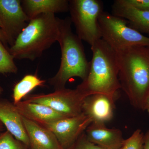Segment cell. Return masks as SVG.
I'll list each match as a JSON object with an SVG mask.
<instances>
[{"label":"cell","mask_w":149,"mask_h":149,"mask_svg":"<svg viewBox=\"0 0 149 149\" xmlns=\"http://www.w3.org/2000/svg\"><path fill=\"white\" fill-rule=\"evenodd\" d=\"M125 5L139 10L149 11V0H120Z\"/></svg>","instance_id":"obj_22"},{"label":"cell","mask_w":149,"mask_h":149,"mask_svg":"<svg viewBox=\"0 0 149 149\" xmlns=\"http://www.w3.org/2000/svg\"><path fill=\"white\" fill-rule=\"evenodd\" d=\"M0 149H28L8 130L0 132Z\"/></svg>","instance_id":"obj_20"},{"label":"cell","mask_w":149,"mask_h":149,"mask_svg":"<svg viewBox=\"0 0 149 149\" xmlns=\"http://www.w3.org/2000/svg\"><path fill=\"white\" fill-rule=\"evenodd\" d=\"M148 112L149 114V111H148Z\"/></svg>","instance_id":"obj_30"},{"label":"cell","mask_w":149,"mask_h":149,"mask_svg":"<svg viewBox=\"0 0 149 149\" xmlns=\"http://www.w3.org/2000/svg\"><path fill=\"white\" fill-rule=\"evenodd\" d=\"M0 40H1L5 45L7 43L5 34L4 32L3 29L1 28H0Z\"/></svg>","instance_id":"obj_24"},{"label":"cell","mask_w":149,"mask_h":149,"mask_svg":"<svg viewBox=\"0 0 149 149\" xmlns=\"http://www.w3.org/2000/svg\"><path fill=\"white\" fill-rule=\"evenodd\" d=\"M70 17L62 19L58 42L61 49V62L57 72L49 79L55 90L65 88L72 77H80L83 81L88 76L90 62L85 55L82 40L72 32Z\"/></svg>","instance_id":"obj_4"},{"label":"cell","mask_w":149,"mask_h":149,"mask_svg":"<svg viewBox=\"0 0 149 149\" xmlns=\"http://www.w3.org/2000/svg\"><path fill=\"white\" fill-rule=\"evenodd\" d=\"M145 134L141 129H138L128 139L124 140L120 149H143Z\"/></svg>","instance_id":"obj_19"},{"label":"cell","mask_w":149,"mask_h":149,"mask_svg":"<svg viewBox=\"0 0 149 149\" xmlns=\"http://www.w3.org/2000/svg\"><path fill=\"white\" fill-rule=\"evenodd\" d=\"M3 26L1 22V21H0V28H2Z\"/></svg>","instance_id":"obj_28"},{"label":"cell","mask_w":149,"mask_h":149,"mask_svg":"<svg viewBox=\"0 0 149 149\" xmlns=\"http://www.w3.org/2000/svg\"><path fill=\"white\" fill-rule=\"evenodd\" d=\"M145 110H147V111H149V94L147 98L146 102V105H145Z\"/></svg>","instance_id":"obj_25"},{"label":"cell","mask_w":149,"mask_h":149,"mask_svg":"<svg viewBox=\"0 0 149 149\" xmlns=\"http://www.w3.org/2000/svg\"><path fill=\"white\" fill-rule=\"evenodd\" d=\"M0 126H3L2 123L0 121Z\"/></svg>","instance_id":"obj_29"},{"label":"cell","mask_w":149,"mask_h":149,"mask_svg":"<svg viewBox=\"0 0 149 149\" xmlns=\"http://www.w3.org/2000/svg\"><path fill=\"white\" fill-rule=\"evenodd\" d=\"M91 118L84 113L41 125L50 130L63 149H71L80 136L92 123Z\"/></svg>","instance_id":"obj_8"},{"label":"cell","mask_w":149,"mask_h":149,"mask_svg":"<svg viewBox=\"0 0 149 149\" xmlns=\"http://www.w3.org/2000/svg\"><path fill=\"white\" fill-rule=\"evenodd\" d=\"M15 105L22 116L40 125L68 118L42 104L23 100Z\"/></svg>","instance_id":"obj_14"},{"label":"cell","mask_w":149,"mask_h":149,"mask_svg":"<svg viewBox=\"0 0 149 149\" xmlns=\"http://www.w3.org/2000/svg\"><path fill=\"white\" fill-rule=\"evenodd\" d=\"M114 99L103 94H94L84 99L83 112L91 118L93 123H105L113 116Z\"/></svg>","instance_id":"obj_10"},{"label":"cell","mask_w":149,"mask_h":149,"mask_svg":"<svg viewBox=\"0 0 149 149\" xmlns=\"http://www.w3.org/2000/svg\"><path fill=\"white\" fill-rule=\"evenodd\" d=\"M30 19L22 8L20 0H0V21L7 42L11 47Z\"/></svg>","instance_id":"obj_9"},{"label":"cell","mask_w":149,"mask_h":149,"mask_svg":"<svg viewBox=\"0 0 149 149\" xmlns=\"http://www.w3.org/2000/svg\"><path fill=\"white\" fill-rule=\"evenodd\" d=\"M103 3L100 0H70L69 11L76 35L92 46L102 39L98 19L104 11Z\"/></svg>","instance_id":"obj_6"},{"label":"cell","mask_w":149,"mask_h":149,"mask_svg":"<svg viewBox=\"0 0 149 149\" xmlns=\"http://www.w3.org/2000/svg\"><path fill=\"white\" fill-rule=\"evenodd\" d=\"M3 126H0V132L3 131Z\"/></svg>","instance_id":"obj_27"},{"label":"cell","mask_w":149,"mask_h":149,"mask_svg":"<svg viewBox=\"0 0 149 149\" xmlns=\"http://www.w3.org/2000/svg\"><path fill=\"white\" fill-rule=\"evenodd\" d=\"M85 133L89 141L104 149H120L125 140L120 129L107 128L104 123L92 122Z\"/></svg>","instance_id":"obj_12"},{"label":"cell","mask_w":149,"mask_h":149,"mask_svg":"<svg viewBox=\"0 0 149 149\" xmlns=\"http://www.w3.org/2000/svg\"><path fill=\"white\" fill-rule=\"evenodd\" d=\"M45 80H41L35 74H29L24 76L14 87L13 98L14 104L29 95L30 92L37 87L44 85Z\"/></svg>","instance_id":"obj_17"},{"label":"cell","mask_w":149,"mask_h":149,"mask_svg":"<svg viewBox=\"0 0 149 149\" xmlns=\"http://www.w3.org/2000/svg\"><path fill=\"white\" fill-rule=\"evenodd\" d=\"M21 4L30 19L42 14L61 13L69 11L67 0H23Z\"/></svg>","instance_id":"obj_16"},{"label":"cell","mask_w":149,"mask_h":149,"mask_svg":"<svg viewBox=\"0 0 149 149\" xmlns=\"http://www.w3.org/2000/svg\"><path fill=\"white\" fill-rule=\"evenodd\" d=\"M143 149H149V130L145 134V143Z\"/></svg>","instance_id":"obj_23"},{"label":"cell","mask_w":149,"mask_h":149,"mask_svg":"<svg viewBox=\"0 0 149 149\" xmlns=\"http://www.w3.org/2000/svg\"><path fill=\"white\" fill-rule=\"evenodd\" d=\"M86 96L78 88L59 89L49 94H30L23 100L42 104L68 117L79 115L83 113L82 106Z\"/></svg>","instance_id":"obj_7"},{"label":"cell","mask_w":149,"mask_h":149,"mask_svg":"<svg viewBox=\"0 0 149 149\" xmlns=\"http://www.w3.org/2000/svg\"><path fill=\"white\" fill-rule=\"evenodd\" d=\"M3 92V89L2 87L0 85V96L2 94Z\"/></svg>","instance_id":"obj_26"},{"label":"cell","mask_w":149,"mask_h":149,"mask_svg":"<svg viewBox=\"0 0 149 149\" xmlns=\"http://www.w3.org/2000/svg\"><path fill=\"white\" fill-rule=\"evenodd\" d=\"M93 53L88 76L77 86L86 97L103 94L115 100L121 89L116 52L102 39L91 46Z\"/></svg>","instance_id":"obj_2"},{"label":"cell","mask_w":149,"mask_h":149,"mask_svg":"<svg viewBox=\"0 0 149 149\" xmlns=\"http://www.w3.org/2000/svg\"><path fill=\"white\" fill-rule=\"evenodd\" d=\"M22 118L29 138V149H63L50 130L22 116Z\"/></svg>","instance_id":"obj_13"},{"label":"cell","mask_w":149,"mask_h":149,"mask_svg":"<svg viewBox=\"0 0 149 149\" xmlns=\"http://www.w3.org/2000/svg\"><path fill=\"white\" fill-rule=\"evenodd\" d=\"M62 19L53 13L31 19L8 51L15 59L34 61L58 41Z\"/></svg>","instance_id":"obj_3"},{"label":"cell","mask_w":149,"mask_h":149,"mask_svg":"<svg viewBox=\"0 0 149 149\" xmlns=\"http://www.w3.org/2000/svg\"><path fill=\"white\" fill-rule=\"evenodd\" d=\"M98 22L102 39L114 50L135 46L149 47V37L131 27L122 17L103 11Z\"/></svg>","instance_id":"obj_5"},{"label":"cell","mask_w":149,"mask_h":149,"mask_svg":"<svg viewBox=\"0 0 149 149\" xmlns=\"http://www.w3.org/2000/svg\"><path fill=\"white\" fill-rule=\"evenodd\" d=\"M0 121L17 140L30 149L29 138L21 116L13 103L7 99L0 98Z\"/></svg>","instance_id":"obj_11"},{"label":"cell","mask_w":149,"mask_h":149,"mask_svg":"<svg viewBox=\"0 0 149 149\" xmlns=\"http://www.w3.org/2000/svg\"><path fill=\"white\" fill-rule=\"evenodd\" d=\"M115 51L121 89L133 107L145 110L149 94V47L135 46Z\"/></svg>","instance_id":"obj_1"},{"label":"cell","mask_w":149,"mask_h":149,"mask_svg":"<svg viewBox=\"0 0 149 149\" xmlns=\"http://www.w3.org/2000/svg\"><path fill=\"white\" fill-rule=\"evenodd\" d=\"M112 14L126 19L131 27L142 34H149V11L136 9L116 0L112 6Z\"/></svg>","instance_id":"obj_15"},{"label":"cell","mask_w":149,"mask_h":149,"mask_svg":"<svg viewBox=\"0 0 149 149\" xmlns=\"http://www.w3.org/2000/svg\"><path fill=\"white\" fill-rule=\"evenodd\" d=\"M71 149H104L88 140L85 132L80 136Z\"/></svg>","instance_id":"obj_21"},{"label":"cell","mask_w":149,"mask_h":149,"mask_svg":"<svg viewBox=\"0 0 149 149\" xmlns=\"http://www.w3.org/2000/svg\"><path fill=\"white\" fill-rule=\"evenodd\" d=\"M14 58L0 40V73H16L18 71Z\"/></svg>","instance_id":"obj_18"}]
</instances>
